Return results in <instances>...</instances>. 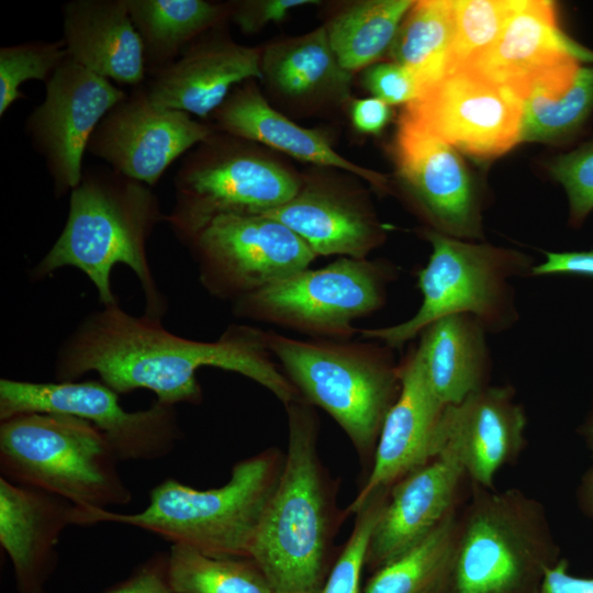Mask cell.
Listing matches in <instances>:
<instances>
[{"mask_svg":"<svg viewBox=\"0 0 593 593\" xmlns=\"http://www.w3.org/2000/svg\"><path fill=\"white\" fill-rule=\"evenodd\" d=\"M463 470L437 456L398 481L373 529L366 567L374 572L427 537L459 508Z\"/></svg>","mask_w":593,"mask_h":593,"instance_id":"cell-21","label":"cell"},{"mask_svg":"<svg viewBox=\"0 0 593 593\" xmlns=\"http://www.w3.org/2000/svg\"><path fill=\"white\" fill-rule=\"evenodd\" d=\"M362 81L372 97L387 104H409L418 93L413 76L396 63L372 64L363 72Z\"/></svg>","mask_w":593,"mask_h":593,"instance_id":"cell-38","label":"cell"},{"mask_svg":"<svg viewBox=\"0 0 593 593\" xmlns=\"http://www.w3.org/2000/svg\"><path fill=\"white\" fill-rule=\"evenodd\" d=\"M186 246L204 290L231 303L310 268L317 258L299 235L264 214L217 216Z\"/></svg>","mask_w":593,"mask_h":593,"instance_id":"cell-11","label":"cell"},{"mask_svg":"<svg viewBox=\"0 0 593 593\" xmlns=\"http://www.w3.org/2000/svg\"><path fill=\"white\" fill-rule=\"evenodd\" d=\"M214 367L239 373L269 390L281 403L302 399L273 361L265 331L232 324L213 342L177 336L161 320L135 317L119 304L87 315L59 346L56 381H76L96 372L118 394L146 389L156 401L175 406L199 404L197 371Z\"/></svg>","mask_w":593,"mask_h":593,"instance_id":"cell-1","label":"cell"},{"mask_svg":"<svg viewBox=\"0 0 593 593\" xmlns=\"http://www.w3.org/2000/svg\"><path fill=\"white\" fill-rule=\"evenodd\" d=\"M165 215L152 187L112 168L83 169L70 191L65 226L31 278L42 280L63 267H75L93 283L102 305L110 306L118 304L111 272L114 265L123 264L141 282L144 314L161 320L167 301L152 272L146 246Z\"/></svg>","mask_w":593,"mask_h":593,"instance_id":"cell-3","label":"cell"},{"mask_svg":"<svg viewBox=\"0 0 593 593\" xmlns=\"http://www.w3.org/2000/svg\"><path fill=\"white\" fill-rule=\"evenodd\" d=\"M593 110V67H580L556 94L532 93L523 102L519 142H552L573 134Z\"/></svg>","mask_w":593,"mask_h":593,"instance_id":"cell-33","label":"cell"},{"mask_svg":"<svg viewBox=\"0 0 593 593\" xmlns=\"http://www.w3.org/2000/svg\"><path fill=\"white\" fill-rule=\"evenodd\" d=\"M523 1H454L455 30L446 74L470 68L495 43Z\"/></svg>","mask_w":593,"mask_h":593,"instance_id":"cell-34","label":"cell"},{"mask_svg":"<svg viewBox=\"0 0 593 593\" xmlns=\"http://www.w3.org/2000/svg\"><path fill=\"white\" fill-rule=\"evenodd\" d=\"M262 214L293 231L317 257L367 258L385 236L365 197L328 182H302L288 202Z\"/></svg>","mask_w":593,"mask_h":593,"instance_id":"cell-23","label":"cell"},{"mask_svg":"<svg viewBox=\"0 0 593 593\" xmlns=\"http://www.w3.org/2000/svg\"><path fill=\"white\" fill-rule=\"evenodd\" d=\"M401 391L383 422L368 477L345 516L356 514L376 492L433 459V444L444 411L415 347L400 363Z\"/></svg>","mask_w":593,"mask_h":593,"instance_id":"cell-19","label":"cell"},{"mask_svg":"<svg viewBox=\"0 0 593 593\" xmlns=\"http://www.w3.org/2000/svg\"><path fill=\"white\" fill-rule=\"evenodd\" d=\"M545 254L546 260L532 267L533 276L561 273L593 278V250Z\"/></svg>","mask_w":593,"mask_h":593,"instance_id":"cell-41","label":"cell"},{"mask_svg":"<svg viewBox=\"0 0 593 593\" xmlns=\"http://www.w3.org/2000/svg\"><path fill=\"white\" fill-rule=\"evenodd\" d=\"M68 58L65 42L32 41L0 48V116L20 99V87L27 80H49Z\"/></svg>","mask_w":593,"mask_h":593,"instance_id":"cell-35","label":"cell"},{"mask_svg":"<svg viewBox=\"0 0 593 593\" xmlns=\"http://www.w3.org/2000/svg\"><path fill=\"white\" fill-rule=\"evenodd\" d=\"M171 593H272L251 559L220 558L182 545L168 551Z\"/></svg>","mask_w":593,"mask_h":593,"instance_id":"cell-32","label":"cell"},{"mask_svg":"<svg viewBox=\"0 0 593 593\" xmlns=\"http://www.w3.org/2000/svg\"><path fill=\"white\" fill-rule=\"evenodd\" d=\"M78 524V507L0 477V545L9 556L18 593H45L58 562L63 532Z\"/></svg>","mask_w":593,"mask_h":593,"instance_id":"cell-22","label":"cell"},{"mask_svg":"<svg viewBox=\"0 0 593 593\" xmlns=\"http://www.w3.org/2000/svg\"><path fill=\"white\" fill-rule=\"evenodd\" d=\"M247 143L214 132L183 158L174 178L175 204L165 215L183 245L217 216L262 214L299 191L301 180Z\"/></svg>","mask_w":593,"mask_h":593,"instance_id":"cell-10","label":"cell"},{"mask_svg":"<svg viewBox=\"0 0 593 593\" xmlns=\"http://www.w3.org/2000/svg\"><path fill=\"white\" fill-rule=\"evenodd\" d=\"M318 3L314 0H244L230 3V18L244 33L260 31L272 22L282 21L298 7Z\"/></svg>","mask_w":593,"mask_h":593,"instance_id":"cell-39","label":"cell"},{"mask_svg":"<svg viewBox=\"0 0 593 593\" xmlns=\"http://www.w3.org/2000/svg\"><path fill=\"white\" fill-rule=\"evenodd\" d=\"M45 87V98L29 115L25 133L44 158L59 198L80 182L82 158L92 133L126 93L69 57Z\"/></svg>","mask_w":593,"mask_h":593,"instance_id":"cell-14","label":"cell"},{"mask_svg":"<svg viewBox=\"0 0 593 593\" xmlns=\"http://www.w3.org/2000/svg\"><path fill=\"white\" fill-rule=\"evenodd\" d=\"M484 326L472 315L454 314L428 325L416 346L428 381L444 405L485 387L489 369Z\"/></svg>","mask_w":593,"mask_h":593,"instance_id":"cell-26","label":"cell"},{"mask_svg":"<svg viewBox=\"0 0 593 593\" xmlns=\"http://www.w3.org/2000/svg\"><path fill=\"white\" fill-rule=\"evenodd\" d=\"M538 593H593V577L573 575L568 560L560 558L546 571Z\"/></svg>","mask_w":593,"mask_h":593,"instance_id":"cell-43","label":"cell"},{"mask_svg":"<svg viewBox=\"0 0 593 593\" xmlns=\"http://www.w3.org/2000/svg\"><path fill=\"white\" fill-rule=\"evenodd\" d=\"M210 118L214 132L267 145L302 161L344 169L373 186L384 181L340 156L322 132L300 126L270 107L253 79L234 87Z\"/></svg>","mask_w":593,"mask_h":593,"instance_id":"cell-25","label":"cell"},{"mask_svg":"<svg viewBox=\"0 0 593 593\" xmlns=\"http://www.w3.org/2000/svg\"><path fill=\"white\" fill-rule=\"evenodd\" d=\"M63 41L68 57L119 85L146 81L141 37L125 0H71L63 4Z\"/></svg>","mask_w":593,"mask_h":593,"instance_id":"cell-24","label":"cell"},{"mask_svg":"<svg viewBox=\"0 0 593 593\" xmlns=\"http://www.w3.org/2000/svg\"><path fill=\"white\" fill-rule=\"evenodd\" d=\"M214 31L192 41L171 64L148 74L144 85L153 103L205 119L234 87L262 79L260 51Z\"/></svg>","mask_w":593,"mask_h":593,"instance_id":"cell-20","label":"cell"},{"mask_svg":"<svg viewBox=\"0 0 593 593\" xmlns=\"http://www.w3.org/2000/svg\"><path fill=\"white\" fill-rule=\"evenodd\" d=\"M283 463L279 449L267 448L236 462L220 488L199 490L169 478L150 491L144 510L132 514L80 510L79 526L119 523L208 556L250 559Z\"/></svg>","mask_w":593,"mask_h":593,"instance_id":"cell-4","label":"cell"},{"mask_svg":"<svg viewBox=\"0 0 593 593\" xmlns=\"http://www.w3.org/2000/svg\"><path fill=\"white\" fill-rule=\"evenodd\" d=\"M119 462L107 437L77 416L26 413L0 423V477L59 496L80 510L131 502Z\"/></svg>","mask_w":593,"mask_h":593,"instance_id":"cell-7","label":"cell"},{"mask_svg":"<svg viewBox=\"0 0 593 593\" xmlns=\"http://www.w3.org/2000/svg\"><path fill=\"white\" fill-rule=\"evenodd\" d=\"M213 133L187 112L153 103L142 83L105 114L87 152L153 188L176 159Z\"/></svg>","mask_w":593,"mask_h":593,"instance_id":"cell-15","label":"cell"},{"mask_svg":"<svg viewBox=\"0 0 593 593\" xmlns=\"http://www.w3.org/2000/svg\"><path fill=\"white\" fill-rule=\"evenodd\" d=\"M459 508L427 537L376 570L362 593H450Z\"/></svg>","mask_w":593,"mask_h":593,"instance_id":"cell-30","label":"cell"},{"mask_svg":"<svg viewBox=\"0 0 593 593\" xmlns=\"http://www.w3.org/2000/svg\"><path fill=\"white\" fill-rule=\"evenodd\" d=\"M527 418L510 387L485 385L446 405L433 444V458L452 459L471 484L494 489V479L526 446Z\"/></svg>","mask_w":593,"mask_h":593,"instance_id":"cell-18","label":"cell"},{"mask_svg":"<svg viewBox=\"0 0 593 593\" xmlns=\"http://www.w3.org/2000/svg\"><path fill=\"white\" fill-rule=\"evenodd\" d=\"M427 265L417 272L423 301L409 320L381 328H363L362 339L401 348L437 320L469 314L485 329L507 326L515 316L508 280L532 270L525 255L488 244L463 242L428 230Z\"/></svg>","mask_w":593,"mask_h":593,"instance_id":"cell-8","label":"cell"},{"mask_svg":"<svg viewBox=\"0 0 593 593\" xmlns=\"http://www.w3.org/2000/svg\"><path fill=\"white\" fill-rule=\"evenodd\" d=\"M102 593H171L168 581V552L153 553L127 578Z\"/></svg>","mask_w":593,"mask_h":593,"instance_id":"cell-40","label":"cell"},{"mask_svg":"<svg viewBox=\"0 0 593 593\" xmlns=\"http://www.w3.org/2000/svg\"><path fill=\"white\" fill-rule=\"evenodd\" d=\"M262 79L295 101L346 99L353 74L339 64L326 27L280 41L261 53Z\"/></svg>","mask_w":593,"mask_h":593,"instance_id":"cell-27","label":"cell"},{"mask_svg":"<svg viewBox=\"0 0 593 593\" xmlns=\"http://www.w3.org/2000/svg\"><path fill=\"white\" fill-rule=\"evenodd\" d=\"M550 172L567 192L571 224L580 225L593 210V143L558 156Z\"/></svg>","mask_w":593,"mask_h":593,"instance_id":"cell-37","label":"cell"},{"mask_svg":"<svg viewBox=\"0 0 593 593\" xmlns=\"http://www.w3.org/2000/svg\"><path fill=\"white\" fill-rule=\"evenodd\" d=\"M454 148L492 158L519 142L523 102L471 69L446 74L402 114Z\"/></svg>","mask_w":593,"mask_h":593,"instance_id":"cell-13","label":"cell"},{"mask_svg":"<svg viewBox=\"0 0 593 593\" xmlns=\"http://www.w3.org/2000/svg\"><path fill=\"white\" fill-rule=\"evenodd\" d=\"M26 413H61L94 425L120 461L168 456L181 437L175 406L155 401L127 412L119 394L102 381L31 382L0 380V421Z\"/></svg>","mask_w":593,"mask_h":593,"instance_id":"cell-12","label":"cell"},{"mask_svg":"<svg viewBox=\"0 0 593 593\" xmlns=\"http://www.w3.org/2000/svg\"><path fill=\"white\" fill-rule=\"evenodd\" d=\"M471 485L458 513L450 593H538L560 559L544 504L519 489Z\"/></svg>","mask_w":593,"mask_h":593,"instance_id":"cell-6","label":"cell"},{"mask_svg":"<svg viewBox=\"0 0 593 593\" xmlns=\"http://www.w3.org/2000/svg\"><path fill=\"white\" fill-rule=\"evenodd\" d=\"M579 502L583 511L593 517V469L582 480L579 489Z\"/></svg>","mask_w":593,"mask_h":593,"instance_id":"cell-44","label":"cell"},{"mask_svg":"<svg viewBox=\"0 0 593 593\" xmlns=\"http://www.w3.org/2000/svg\"><path fill=\"white\" fill-rule=\"evenodd\" d=\"M389 492L390 489L376 492L357 511L351 534L336 557L320 593H360L371 536Z\"/></svg>","mask_w":593,"mask_h":593,"instance_id":"cell-36","label":"cell"},{"mask_svg":"<svg viewBox=\"0 0 593 593\" xmlns=\"http://www.w3.org/2000/svg\"><path fill=\"white\" fill-rule=\"evenodd\" d=\"M351 122L365 134H379L391 118L389 104L374 98L357 99L350 108Z\"/></svg>","mask_w":593,"mask_h":593,"instance_id":"cell-42","label":"cell"},{"mask_svg":"<svg viewBox=\"0 0 593 593\" xmlns=\"http://www.w3.org/2000/svg\"><path fill=\"white\" fill-rule=\"evenodd\" d=\"M454 30V1H416L404 16L390 55L413 76L417 96L446 75Z\"/></svg>","mask_w":593,"mask_h":593,"instance_id":"cell-29","label":"cell"},{"mask_svg":"<svg viewBox=\"0 0 593 593\" xmlns=\"http://www.w3.org/2000/svg\"><path fill=\"white\" fill-rule=\"evenodd\" d=\"M265 339L301 398L336 421L369 472L383 422L401 391L391 348L369 339L299 340L272 331H265Z\"/></svg>","mask_w":593,"mask_h":593,"instance_id":"cell-5","label":"cell"},{"mask_svg":"<svg viewBox=\"0 0 593 593\" xmlns=\"http://www.w3.org/2000/svg\"><path fill=\"white\" fill-rule=\"evenodd\" d=\"M141 37L147 75L175 61L197 37L230 16V5L204 0H125Z\"/></svg>","mask_w":593,"mask_h":593,"instance_id":"cell-28","label":"cell"},{"mask_svg":"<svg viewBox=\"0 0 593 593\" xmlns=\"http://www.w3.org/2000/svg\"><path fill=\"white\" fill-rule=\"evenodd\" d=\"M395 271L382 260L339 257L235 300L232 313L313 339L349 340L359 331L353 322L384 305Z\"/></svg>","mask_w":593,"mask_h":593,"instance_id":"cell-9","label":"cell"},{"mask_svg":"<svg viewBox=\"0 0 593 593\" xmlns=\"http://www.w3.org/2000/svg\"><path fill=\"white\" fill-rule=\"evenodd\" d=\"M582 433L586 439L588 446L593 454V411L583 426Z\"/></svg>","mask_w":593,"mask_h":593,"instance_id":"cell-45","label":"cell"},{"mask_svg":"<svg viewBox=\"0 0 593 593\" xmlns=\"http://www.w3.org/2000/svg\"><path fill=\"white\" fill-rule=\"evenodd\" d=\"M591 55L558 27L550 1H523L490 49L470 68L522 102L532 93L566 91Z\"/></svg>","mask_w":593,"mask_h":593,"instance_id":"cell-16","label":"cell"},{"mask_svg":"<svg viewBox=\"0 0 593 593\" xmlns=\"http://www.w3.org/2000/svg\"><path fill=\"white\" fill-rule=\"evenodd\" d=\"M413 4L410 0L358 1L334 16L325 27L340 66L354 74L374 64L390 49Z\"/></svg>","mask_w":593,"mask_h":593,"instance_id":"cell-31","label":"cell"},{"mask_svg":"<svg viewBox=\"0 0 593 593\" xmlns=\"http://www.w3.org/2000/svg\"><path fill=\"white\" fill-rule=\"evenodd\" d=\"M288 449L250 559L272 593H320L335 561L334 540L346 518L337 485L317 452L314 406L303 399L286 406Z\"/></svg>","mask_w":593,"mask_h":593,"instance_id":"cell-2","label":"cell"},{"mask_svg":"<svg viewBox=\"0 0 593 593\" xmlns=\"http://www.w3.org/2000/svg\"><path fill=\"white\" fill-rule=\"evenodd\" d=\"M394 159L404 189L433 231L459 239L482 237L475 186L452 146L402 115Z\"/></svg>","mask_w":593,"mask_h":593,"instance_id":"cell-17","label":"cell"}]
</instances>
